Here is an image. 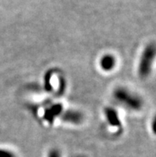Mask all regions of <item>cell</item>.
<instances>
[{"mask_svg":"<svg viewBox=\"0 0 156 157\" xmlns=\"http://www.w3.org/2000/svg\"><path fill=\"white\" fill-rule=\"evenodd\" d=\"M105 112L107 120H108V121L109 122L111 125L116 126V127H118V126L120 125V121L118 114H117L116 110L112 109V108H107Z\"/></svg>","mask_w":156,"mask_h":157,"instance_id":"obj_5","label":"cell"},{"mask_svg":"<svg viewBox=\"0 0 156 157\" xmlns=\"http://www.w3.org/2000/svg\"><path fill=\"white\" fill-rule=\"evenodd\" d=\"M50 73H47L46 76V78H45V86H46V90L48 91H50L51 90V85H50Z\"/></svg>","mask_w":156,"mask_h":157,"instance_id":"obj_7","label":"cell"},{"mask_svg":"<svg viewBox=\"0 0 156 157\" xmlns=\"http://www.w3.org/2000/svg\"><path fill=\"white\" fill-rule=\"evenodd\" d=\"M116 65V59L112 55L107 54L105 55L101 60V66L105 71H109L112 70Z\"/></svg>","mask_w":156,"mask_h":157,"instance_id":"obj_6","label":"cell"},{"mask_svg":"<svg viewBox=\"0 0 156 157\" xmlns=\"http://www.w3.org/2000/svg\"><path fill=\"white\" fill-rule=\"evenodd\" d=\"M62 111V105L61 104H56L54 105L51 106L50 108L46 109L45 111V114H44V117L47 121L48 122H50V124L53 123L56 117L59 115Z\"/></svg>","mask_w":156,"mask_h":157,"instance_id":"obj_3","label":"cell"},{"mask_svg":"<svg viewBox=\"0 0 156 157\" xmlns=\"http://www.w3.org/2000/svg\"><path fill=\"white\" fill-rule=\"evenodd\" d=\"M65 81H63V79H61V83H60V90H59V94H61L63 90H65Z\"/></svg>","mask_w":156,"mask_h":157,"instance_id":"obj_10","label":"cell"},{"mask_svg":"<svg viewBox=\"0 0 156 157\" xmlns=\"http://www.w3.org/2000/svg\"><path fill=\"white\" fill-rule=\"evenodd\" d=\"M155 50L154 46L149 45L146 46L140 58V62L139 65V74L142 78H146L150 74L151 70L153 61H154Z\"/></svg>","mask_w":156,"mask_h":157,"instance_id":"obj_1","label":"cell"},{"mask_svg":"<svg viewBox=\"0 0 156 157\" xmlns=\"http://www.w3.org/2000/svg\"><path fill=\"white\" fill-rule=\"evenodd\" d=\"M48 157H61L60 152L57 149H53L49 154Z\"/></svg>","mask_w":156,"mask_h":157,"instance_id":"obj_9","label":"cell"},{"mask_svg":"<svg viewBox=\"0 0 156 157\" xmlns=\"http://www.w3.org/2000/svg\"><path fill=\"white\" fill-rule=\"evenodd\" d=\"M115 98L122 103L125 104L127 107L135 110L141 109L143 102L136 96L133 95L124 89H117L114 93Z\"/></svg>","mask_w":156,"mask_h":157,"instance_id":"obj_2","label":"cell"},{"mask_svg":"<svg viewBox=\"0 0 156 157\" xmlns=\"http://www.w3.org/2000/svg\"><path fill=\"white\" fill-rule=\"evenodd\" d=\"M61 119L66 122H69V123L79 124L83 119V116L79 112L69 110V111L65 112L62 115Z\"/></svg>","mask_w":156,"mask_h":157,"instance_id":"obj_4","label":"cell"},{"mask_svg":"<svg viewBox=\"0 0 156 157\" xmlns=\"http://www.w3.org/2000/svg\"><path fill=\"white\" fill-rule=\"evenodd\" d=\"M0 157H15V155L11 151L5 149H0Z\"/></svg>","mask_w":156,"mask_h":157,"instance_id":"obj_8","label":"cell"}]
</instances>
